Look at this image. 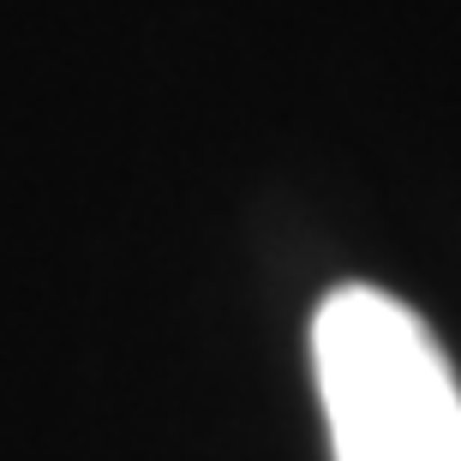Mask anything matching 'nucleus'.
<instances>
[{
    "instance_id": "obj_1",
    "label": "nucleus",
    "mask_w": 461,
    "mask_h": 461,
    "mask_svg": "<svg viewBox=\"0 0 461 461\" xmlns=\"http://www.w3.org/2000/svg\"><path fill=\"white\" fill-rule=\"evenodd\" d=\"M336 461H461V390L438 336L395 294L348 282L312 318Z\"/></svg>"
}]
</instances>
